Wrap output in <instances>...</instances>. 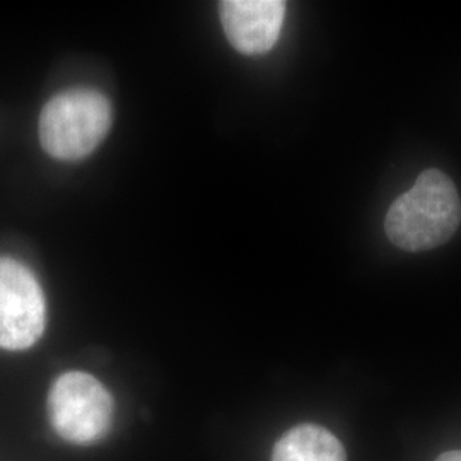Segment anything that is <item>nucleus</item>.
I'll return each mask as SVG.
<instances>
[{
  "instance_id": "1",
  "label": "nucleus",
  "mask_w": 461,
  "mask_h": 461,
  "mask_svg": "<svg viewBox=\"0 0 461 461\" xmlns=\"http://www.w3.org/2000/svg\"><path fill=\"white\" fill-rule=\"evenodd\" d=\"M461 222L455 183L439 169L424 171L384 219L388 240L405 251H426L451 240Z\"/></svg>"
},
{
  "instance_id": "2",
  "label": "nucleus",
  "mask_w": 461,
  "mask_h": 461,
  "mask_svg": "<svg viewBox=\"0 0 461 461\" xmlns=\"http://www.w3.org/2000/svg\"><path fill=\"white\" fill-rule=\"evenodd\" d=\"M112 125V104L98 91L70 89L50 99L40 115V140L50 156L76 161L91 154Z\"/></svg>"
},
{
  "instance_id": "3",
  "label": "nucleus",
  "mask_w": 461,
  "mask_h": 461,
  "mask_svg": "<svg viewBox=\"0 0 461 461\" xmlns=\"http://www.w3.org/2000/svg\"><path fill=\"white\" fill-rule=\"evenodd\" d=\"M113 398L98 379L70 371L50 390V422L68 443L87 445L101 439L113 420Z\"/></svg>"
},
{
  "instance_id": "4",
  "label": "nucleus",
  "mask_w": 461,
  "mask_h": 461,
  "mask_svg": "<svg viewBox=\"0 0 461 461\" xmlns=\"http://www.w3.org/2000/svg\"><path fill=\"white\" fill-rule=\"evenodd\" d=\"M47 304L33 274L16 260L0 258V347L24 350L45 331Z\"/></svg>"
},
{
  "instance_id": "5",
  "label": "nucleus",
  "mask_w": 461,
  "mask_h": 461,
  "mask_svg": "<svg viewBox=\"0 0 461 461\" xmlns=\"http://www.w3.org/2000/svg\"><path fill=\"white\" fill-rule=\"evenodd\" d=\"M221 21L230 45L245 55H260L279 40L285 16L282 0L221 2Z\"/></svg>"
},
{
  "instance_id": "6",
  "label": "nucleus",
  "mask_w": 461,
  "mask_h": 461,
  "mask_svg": "<svg viewBox=\"0 0 461 461\" xmlns=\"http://www.w3.org/2000/svg\"><path fill=\"white\" fill-rule=\"evenodd\" d=\"M272 461H347V455L339 438L329 429L301 424L280 438Z\"/></svg>"
},
{
  "instance_id": "7",
  "label": "nucleus",
  "mask_w": 461,
  "mask_h": 461,
  "mask_svg": "<svg viewBox=\"0 0 461 461\" xmlns=\"http://www.w3.org/2000/svg\"><path fill=\"white\" fill-rule=\"evenodd\" d=\"M434 461H461V449L455 451H446L443 455H439Z\"/></svg>"
}]
</instances>
